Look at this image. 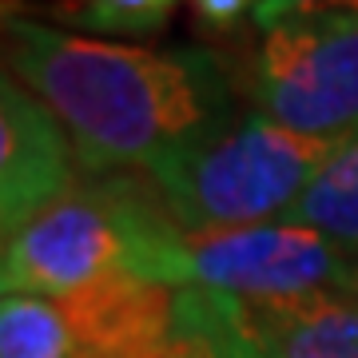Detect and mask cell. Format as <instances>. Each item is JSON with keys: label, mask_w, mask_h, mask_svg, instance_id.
Masks as SVG:
<instances>
[{"label": "cell", "mask_w": 358, "mask_h": 358, "mask_svg": "<svg viewBox=\"0 0 358 358\" xmlns=\"http://www.w3.org/2000/svg\"><path fill=\"white\" fill-rule=\"evenodd\" d=\"M282 223H299L358 247V136L338 143V152L327 159L310 192L282 215Z\"/></svg>", "instance_id": "8"}, {"label": "cell", "mask_w": 358, "mask_h": 358, "mask_svg": "<svg viewBox=\"0 0 358 358\" xmlns=\"http://www.w3.org/2000/svg\"><path fill=\"white\" fill-rule=\"evenodd\" d=\"M4 76L72 136L80 171L148 167L235 124L227 68L207 48H148L4 13Z\"/></svg>", "instance_id": "1"}, {"label": "cell", "mask_w": 358, "mask_h": 358, "mask_svg": "<svg viewBox=\"0 0 358 358\" xmlns=\"http://www.w3.org/2000/svg\"><path fill=\"white\" fill-rule=\"evenodd\" d=\"M179 0H56L52 20L80 36H152L171 20Z\"/></svg>", "instance_id": "10"}, {"label": "cell", "mask_w": 358, "mask_h": 358, "mask_svg": "<svg viewBox=\"0 0 358 358\" xmlns=\"http://www.w3.org/2000/svg\"><path fill=\"white\" fill-rule=\"evenodd\" d=\"M76 148L64 124L13 76L0 80V227L4 239L76 192Z\"/></svg>", "instance_id": "6"}, {"label": "cell", "mask_w": 358, "mask_h": 358, "mask_svg": "<svg viewBox=\"0 0 358 358\" xmlns=\"http://www.w3.org/2000/svg\"><path fill=\"white\" fill-rule=\"evenodd\" d=\"M247 96L294 136L322 143L358 136V13H299L267 24Z\"/></svg>", "instance_id": "5"}, {"label": "cell", "mask_w": 358, "mask_h": 358, "mask_svg": "<svg viewBox=\"0 0 358 358\" xmlns=\"http://www.w3.org/2000/svg\"><path fill=\"white\" fill-rule=\"evenodd\" d=\"M0 358H76L64 307L40 294L0 299Z\"/></svg>", "instance_id": "9"}, {"label": "cell", "mask_w": 358, "mask_h": 358, "mask_svg": "<svg viewBox=\"0 0 358 358\" xmlns=\"http://www.w3.org/2000/svg\"><path fill=\"white\" fill-rule=\"evenodd\" d=\"M192 8L207 28H235L243 16H255L263 0H192Z\"/></svg>", "instance_id": "13"}, {"label": "cell", "mask_w": 358, "mask_h": 358, "mask_svg": "<svg viewBox=\"0 0 358 358\" xmlns=\"http://www.w3.org/2000/svg\"><path fill=\"white\" fill-rule=\"evenodd\" d=\"M299 13H358V0H263V8L255 13V24L267 28L282 16Z\"/></svg>", "instance_id": "12"}, {"label": "cell", "mask_w": 358, "mask_h": 358, "mask_svg": "<svg viewBox=\"0 0 358 358\" xmlns=\"http://www.w3.org/2000/svg\"><path fill=\"white\" fill-rule=\"evenodd\" d=\"M192 291V287H187ZM192 307H195V322L199 331L211 338L215 358H267L259 350L247 331L239 327V303L223 299V294H207V291H192Z\"/></svg>", "instance_id": "11"}, {"label": "cell", "mask_w": 358, "mask_h": 358, "mask_svg": "<svg viewBox=\"0 0 358 358\" xmlns=\"http://www.w3.org/2000/svg\"><path fill=\"white\" fill-rule=\"evenodd\" d=\"M136 279L192 287L235 303H282L319 291H358V247L282 219L187 231L167 211L143 243Z\"/></svg>", "instance_id": "3"}, {"label": "cell", "mask_w": 358, "mask_h": 358, "mask_svg": "<svg viewBox=\"0 0 358 358\" xmlns=\"http://www.w3.org/2000/svg\"><path fill=\"white\" fill-rule=\"evenodd\" d=\"M334 152L338 143L294 136L267 115L247 112L211 140L159 159L148 176L179 227H259L287 215Z\"/></svg>", "instance_id": "2"}, {"label": "cell", "mask_w": 358, "mask_h": 358, "mask_svg": "<svg viewBox=\"0 0 358 358\" xmlns=\"http://www.w3.org/2000/svg\"><path fill=\"white\" fill-rule=\"evenodd\" d=\"M164 215V199L143 195L131 179L76 183L72 195L4 239V294L72 299L112 275H136L143 243Z\"/></svg>", "instance_id": "4"}, {"label": "cell", "mask_w": 358, "mask_h": 358, "mask_svg": "<svg viewBox=\"0 0 358 358\" xmlns=\"http://www.w3.org/2000/svg\"><path fill=\"white\" fill-rule=\"evenodd\" d=\"M239 327L267 358H358V291L239 303Z\"/></svg>", "instance_id": "7"}]
</instances>
